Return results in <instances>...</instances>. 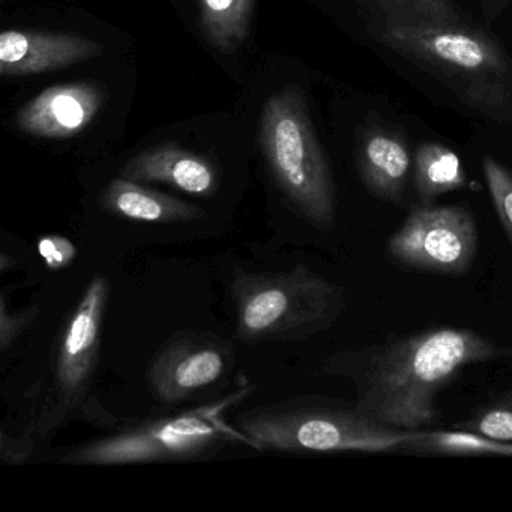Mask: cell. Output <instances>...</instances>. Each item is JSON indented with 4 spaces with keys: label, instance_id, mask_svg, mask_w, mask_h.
I'll return each instance as SVG.
<instances>
[{
    "label": "cell",
    "instance_id": "cell-1",
    "mask_svg": "<svg viewBox=\"0 0 512 512\" xmlns=\"http://www.w3.org/2000/svg\"><path fill=\"white\" fill-rule=\"evenodd\" d=\"M500 355V347L470 329L407 335L370 353L356 377V407L392 427L424 430L437 418V394L461 368Z\"/></svg>",
    "mask_w": 512,
    "mask_h": 512
},
{
    "label": "cell",
    "instance_id": "cell-2",
    "mask_svg": "<svg viewBox=\"0 0 512 512\" xmlns=\"http://www.w3.org/2000/svg\"><path fill=\"white\" fill-rule=\"evenodd\" d=\"M371 37L442 83L469 109L512 124V56L482 29L460 22L371 14Z\"/></svg>",
    "mask_w": 512,
    "mask_h": 512
},
{
    "label": "cell",
    "instance_id": "cell-3",
    "mask_svg": "<svg viewBox=\"0 0 512 512\" xmlns=\"http://www.w3.org/2000/svg\"><path fill=\"white\" fill-rule=\"evenodd\" d=\"M236 337L245 343L299 341L334 325L346 290L298 265L284 272H241L232 281Z\"/></svg>",
    "mask_w": 512,
    "mask_h": 512
},
{
    "label": "cell",
    "instance_id": "cell-4",
    "mask_svg": "<svg viewBox=\"0 0 512 512\" xmlns=\"http://www.w3.org/2000/svg\"><path fill=\"white\" fill-rule=\"evenodd\" d=\"M260 146L293 209L311 226L329 232L337 215L334 178L299 89H284L266 101Z\"/></svg>",
    "mask_w": 512,
    "mask_h": 512
},
{
    "label": "cell",
    "instance_id": "cell-5",
    "mask_svg": "<svg viewBox=\"0 0 512 512\" xmlns=\"http://www.w3.org/2000/svg\"><path fill=\"white\" fill-rule=\"evenodd\" d=\"M253 389L254 386H247L205 406L121 428L109 436L98 437L70 449L61 458L62 463L74 466H125L185 461L202 457L206 452L232 442L251 446L250 439L241 430L227 425L224 413L247 398Z\"/></svg>",
    "mask_w": 512,
    "mask_h": 512
},
{
    "label": "cell",
    "instance_id": "cell-6",
    "mask_svg": "<svg viewBox=\"0 0 512 512\" xmlns=\"http://www.w3.org/2000/svg\"><path fill=\"white\" fill-rule=\"evenodd\" d=\"M238 428L259 451L388 452L410 448L425 430L392 427L358 407L278 404L248 410Z\"/></svg>",
    "mask_w": 512,
    "mask_h": 512
},
{
    "label": "cell",
    "instance_id": "cell-7",
    "mask_svg": "<svg viewBox=\"0 0 512 512\" xmlns=\"http://www.w3.org/2000/svg\"><path fill=\"white\" fill-rule=\"evenodd\" d=\"M395 262L430 274H464L478 250V229L463 206H419L386 245Z\"/></svg>",
    "mask_w": 512,
    "mask_h": 512
},
{
    "label": "cell",
    "instance_id": "cell-8",
    "mask_svg": "<svg viewBox=\"0 0 512 512\" xmlns=\"http://www.w3.org/2000/svg\"><path fill=\"white\" fill-rule=\"evenodd\" d=\"M109 298V281L103 275L92 278L59 335L55 392L61 416L79 407L88 394L100 359L101 328Z\"/></svg>",
    "mask_w": 512,
    "mask_h": 512
},
{
    "label": "cell",
    "instance_id": "cell-9",
    "mask_svg": "<svg viewBox=\"0 0 512 512\" xmlns=\"http://www.w3.org/2000/svg\"><path fill=\"white\" fill-rule=\"evenodd\" d=\"M232 362V347L221 338L179 335L152 361L149 386L160 403H181L223 379Z\"/></svg>",
    "mask_w": 512,
    "mask_h": 512
},
{
    "label": "cell",
    "instance_id": "cell-10",
    "mask_svg": "<svg viewBox=\"0 0 512 512\" xmlns=\"http://www.w3.org/2000/svg\"><path fill=\"white\" fill-rule=\"evenodd\" d=\"M104 100L103 89L95 83L52 86L19 110L17 125L38 139H73L92 124Z\"/></svg>",
    "mask_w": 512,
    "mask_h": 512
},
{
    "label": "cell",
    "instance_id": "cell-11",
    "mask_svg": "<svg viewBox=\"0 0 512 512\" xmlns=\"http://www.w3.org/2000/svg\"><path fill=\"white\" fill-rule=\"evenodd\" d=\"M101 53L100 43L82 35L5 31L0 35V74L37 76L82 64Z\"/></svg>",
    "mask_w": 512,
    "mask_h": 512
},
{
    "label": "cell",
    "instance_id": "cell-12",
    "mask_svg": "<svg viewBox=\"0 0 512 512\" xmlns=\"http://www.w3.org/2000/svg\"><path fill=\"white\" fill-rule=\"evenodd\" d=\"M119 176L134 182L170 185L200 197L214 196L220 182L217 167L212 161L173 143L137 155L125 164Z\"/></svg>",
    "mask_w": 512,
    "mask_h": 512
},
{
    "label": "cell",
    "instance_id": "cell-13",
    "mask_svg": "<svg viewBox=\"0 0 512 512\" xmlns=\"http://www.w3.org/2000/svg\"><path fill=\"white\" fill-rule=\"evenodd\" d=\"M412 166L409 145L397 131L373 125L362 134L358 149L359 175L373 196L388 202L401 200Z\"/></svg>",
    "mask_w": 512,
    "mask_h": 512
},
{
    "label": "cell",
    "instance_id": "cell-14",
    "mask_svg": "<svg viewBox=\"0 0 512 512\" xmlns=\"http://www.w3.org/2000/svg\"><path fill=\"white\" fill-rule=\"evenodd\" d=\"M101 206L109 214L136 223L170 224L199 220L205 215L199 206L140 185L119 176L113 179L103 196Z\"/></svg>",
    "mask_w": 512,
    "mask_h": 512
},
{
    "label": "cell",
    "instance_id": "cell-15",
    "mask_svg": "<svg viewBox=\"0 0 512 512\" xmlns=\"http://www.w3.org/2000/svg\"><path fill=\"white\" fill-rule=\"evenodd\" d=\"M412 172L416 194L424 205L467 185L460 157L440 143H424L416 149Z\"/></svg>",
    "mask_w": 512,
    "mask_h": 512
},
{
    "label": "cell",
    "instance_id": "cell-16",
    "mask_svg": "<svg viewBox=\"0 0 512 512\" xmlns=\"http://www.w3.org/2000/svg\"><path fill=\"white\" fill-rule=\"evenodd\" d=\"M200 28L221 53H235L250 35L254 0H199Z\"/></svg>",
    "mask_w": 512,
    "mask_h": 512
},
{
    "label": "cell",
    "instance_id": "cell-17",
    "mask_svg": "<svg viewBox=\"0 0 512 512\" xmlns=\"http://www.w3.org/2000/svg\"><path fill=\"white\" fill-rule=\"evenodd\" d=\"M410 446L431 454L512 455V443L499 442L469 430L424 431Z\"/></svg>",
    "mask_w": 512,
    "mask_h": 512
},
{
    "label": "cell",
    "instance_id": "cell-18",
    "mask_svg": "<svg viewBox=\"0 0 512 512\" xmlns=\"http://www.w3.org/2000/svg\"><path fill=\"white\" fill-rule=\"evenodd\" d=\"M376 16L425 17V19L460 22L454 0H356Z\"/></svg>",
    "mask_w": 512,
    "mask_h": 512
},
{
    "label": "cell",
    "instance_id": "cell-19",
    "mask_svg": "<svg viewBox=\"0 0 512 512\" xmlns=\"http://www.w3.org/2000/svg\"><path fill=\"white\" fill-rule=\"evenodd\" d=\"M482 170L494 211L512 242V172L490 155L482 158Z\"/></svg>",
    "mask_w": 512,
    "mask_h": 512
},
{
    "label": "cell",
    "instance_id": "cell-20",
    "mask_svg": "<svg viewBox=\"0 0 512 512\" xmlns=\"http://www.w3.org/2000/svg\"><path fill=\"white\" fill-rule=\"evenodd\" d=\"M461 427V430L473 431L499 442L512 443V391L485 407Z\"/></svg>",
    "mask_w": 512,
    "mask_h": 512
},
{
    "label": "cell",
    "instance_id": "cell-21",
    "mask_svg": "<svg viewBox=\"0 0 512 512\" xmlns=\"http://www.w3.org/2000/svg\"><path fill=\"white\" fill-rule=\"evenodd\" d=\"M41 308L38 305L26 308L19 313H10L5 296L0 301V349L7 352L13 347L14 341L38 319Z\"/></svg>",
    "mask_w": 512,
    "mask_h": 512
},
{
    "label": "cell",
    "instance_id": "cell-22",
    "mask_svg": "<svg viewBox=\"0 0 512 512\" xmlns=\"http://www.w3.org/2000/svg\"><path fill=\"white\" fill-rule=\"evenodd\" d=\"M38 251L46 262L47 268L58 271L67 268L76 259V245L65 236L49 235L38 241Z\"/></svg>",
    "mask_w": 512,
    "mask_h": 512
},
{
    "label": "cell",
    "instance_id": "cell-23",
    "mask_svg": "<svg viewBox=\"0 0 512 512\" xmlns=\"http://www.w3.org/2000/svg\"><path fill=\"white\" fill-rule=\"evenodd\" d=\"M509 2L511 0H479V5H481L485 19L494 20L502 16L503 11L508 8Z\"/></svg>",
    "mask_w": 512,
    "mask_h": 512
},
{
    "label": "cell",
    "instance_id": "cell-24",
    "mask_svg": "<svg viewBox=\"0 0 512 512\" xmlns=\"http://www.w3.org/2000/svg\"><path fill=\"white\" fill-rule=\"evenodd\" d=\"M14 265H16V260H14L13 257L7 253V251H4L2 256H0V271L4 272L5 274V272L10 271Z\"/></svg>",
    "mask_w": 512,
    "mask_h": 512
}]
</instances>
